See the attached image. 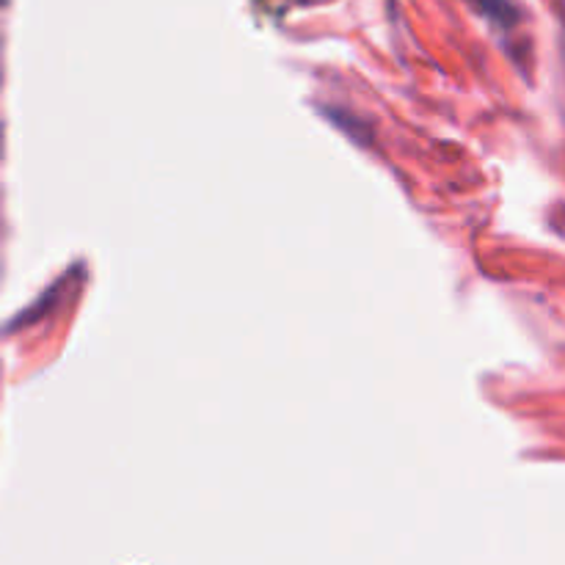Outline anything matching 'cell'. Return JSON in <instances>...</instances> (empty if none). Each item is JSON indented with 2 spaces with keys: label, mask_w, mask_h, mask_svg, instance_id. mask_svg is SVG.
I'll list each match as a JSON object with an SVG mask.
<instances>
[{
  "label": "cell",
  "mask_w": 565,
  "mask_h": 565,
  "mask_svg": "<svg viewBox=\"0 0 565 565\" xmlns=\"http://www.w3.org/2000/svg\"><path fill=\"white\" fill-rule=\"evenodd\" d=\"M469 3H472L483 17L500 22V25H513V22H516V9H513L508 0H469Z\"/></svg>",
  "instance_id": "1"
},
{
  "label": "cell",
  "mask_w": 565,
  "mask_h": 565,
  "mask_svg": "<svg viewBox=\"0 0 565 565\" xmlns=\"http://www.w3.org/2000/svg\"><path fill=\"white\" fill-rule=\"evenodd\" d=\"M0 3H6V0H0Z\"/></svg>",
  "instance_id": "2"
}]
</instances>
